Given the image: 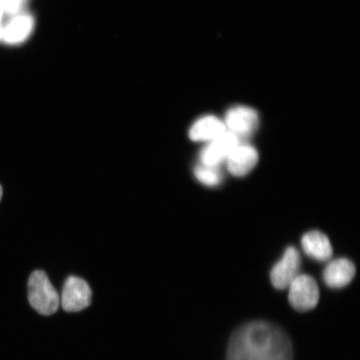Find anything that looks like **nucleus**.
Instances as JSON below:
<instances>
[{
	"mask_svg": "<svg viewBox=\"0 0 360 360\" xmlns=\"http://www.w3.org/2000/svg\"><path fill=\"white\" fill-rule=\"evenodd\" d=\"M290 338L274 323L251 321L238 327L229 339L226 360H292Z\"/></svg>",
	"mask_w": 360,
	"mask_h": 360,
	"instance_id": "f257e3e1",
	"label": "nucleus"
},
{
	"mask_svg": "<svg viewBox=\"0 0 360 360\" xmlns=\"http://www.w3.org/2000/svg\"><path fill=\"white\" fill-rule=\"evenodd\" d=\"M28 296L30 305L40 314L51 315L60 307V295L49 281L47 274L42 270H35L31 274Z\"/></svg>",
	"mask_w": 360,
	"mask_h": 360,
	"instance_id": "f03ea898",
	"label": "nucleus"
},
{
	"mask_svg": "<svg viewBox=\"0 0 360 360\" xmlns=\"http://www.w3.org/2000/svg\"><path fill=\"white\" fill-rule=\"evenodd\" d=\"M289 301L299 312L309 311L316 307L319 300L318 283L307 274H299L289 286Z\"/></svg>",
	"mask_w": 360,
	"mask_h": 360,
	"instance_id": "7ed1b4c3",
	"label": "nucleus"
},
{
	"mask_svg": "<svg viewBox=\"0 0 360 360\" xmlns=\"http://www.w3.org/2000/svg\"><path fill=\"white\" fill-rule=\"evenodd\" d=\"M92 300V291L88 283L76 276L67 278L63 289L61 304L67 312H79L86 309Z\"/></svg>",
	"mask_w": 360,
	"mask_h": 360,
	"instance_id": "20e7f679",
	"label": "nucleus"
},
{
	"mask_svg": "<svg viewBox=\"0 0 360 360\" xmlns=\"http://www.w3.org/2000/svg\"><path fill=\"white\" fill-rule=\"evenodd\" d=\"M301 257L295 247L287 248L282 259L274 265L270 272V281L277 290H285L299 276Z\"/></svg>",
	"mask_w": 360,
	"mask_h": 360,
	"instance_id": "39448f33",
	"label": "nucleus"
},
{
	"mask_svg": "<svg viewBox=\"0 0 360 360\" xmlns=\"http://www.w3.org/2000/svg\"><path fill=\"white\" fill-rule=\"evenodd\" d=\"M238 145L240 141L236 135L226 130L202 148L200 153L202 165L218 167L222 162L226 161L229 155Z\"/></svg>",
	"mask_w": 360,
	"mask_h": 360,
	"instance_id": "423d86ee",
	"label": "nucleus"
},
{
	"mask_svg": "<svg viewBox=\"0 0 360 360\" xmlns=\"http://www.w3.org/2000/svg\"><path fill=\"white\" fill-rule=\"evenodd\" d=\"M224 124L229 129L227 130L235 134L240 141L250 136L258 128V112L250 107H233L228 110Z\"/></svg>",
	"mask_w": 360,
	"mask_h": 360,
	"instance_id": "0eeeda50",
	"label": "nucleus"
},
{
	"mask_svg": "<svg viewBox=\"0 0 360 360\" xmlns=\"http://www.w3.org/2000/svg\"><path fill=\"white\" fill-rule=\"evenodd\" d=\"M355 273L356 268L352 261L345 258L337 259L331 261L323 270V281L331 289H341L353 281Z\"/></svg>",
	"mask_w": 360,
	"mask_h": 360,
	"instance_id": "6e6552de",
	"label": "nucleus"
},
{
	"mask_svg": "<svg viewBox=\"0 0 360 360\" xmlns=\"http://www.w3.org/2000/svg\"><path fill=\"white\" fill-rule=\"evenodd\" d=\"M258 160L259 154L255 147L240 143L227 158V168L235 176L243 177L255 167Z\"/></svg>",
	"mask_w": 360,
	"mask_h": 360,
	"instance_id": "1a4fd4ad",
	"label": "nucleus"
},
{
	"mask_svg": "<svg viewBox=\"0 0 360 360\" xmlns=\"http://www.w3.org/2000/svg\"><path fill=\"white\" fill-rule=\"evenodd\" d=\"M304 253L314 259L327 261L332 257L333 248L328 238L319 231H311L302 237L301 240Z\"/></svg>",
	"mask_w": 360,
	"mask_h": 360,
	"instance_id": "9d476101",
	"label": "nucleus"
},
{
	"mask_svg": "<svg viewBox=\"0 0 360 360\" xmlns=\"http://www.w3.org/2000/svg\"><path fill=\"white\" fill-rule=\"evenodd\" d=\"M226 130V126L222 120L217 117L208 115L198 120L192 125L188 134L193 141H211Z\"/></svg>",
	"mask_w": 360,
	"mask_h": 360,
	"instance_id": "9b49d317",
	"label": "nucleus"
},
{
	"mask_svg": "<svg viewBox=\"0 0 360 360\" xmlns=\"http://www.w3.org/2000/svg\"><path fill=\"white\" fill-rule=\"evenodd\" d=\"M34 19L29 15H16L4 26L2 39L8 44L24 41L32 33Z\"/></svg>",
	"mask_w": 360,
	"mask_h": 360,
	"instance_id": "f8f14e48",
	"label": "nucleus"
},
{
	"mask_svg": "<svg viewBox=\"0 0 360 360\" xmlns=\"http://www.w3.org/2000/svg\"><path fill=\"white\" fill-rule=\"evenodd\" d=\"M195 175L199 181L208 186H216L221 182L222 175L217 167L204 165L197 166Z\"/></svg>",
	"mask_w": 360,
	"mask_h": 360,
	"instance_id": "ddd939ff",
	"label": "nucleus"
},
{
	"mask_svg": "<svg viewBox=\"0 0 360 360\" xmlns=\"http://www.w3.org/2000/svg\"><path fill=\"white\" fill-rule=\"evenodd\" d=\"M24 0H0V7L6 13H16L20 10Z\"/></svg>",
	"mask_w": 360,
	"mask_h": 360,
	"instance_id": "4468645a",
	"label": "nucleus"
},
{
	"mask_svg": "<svg viewBox=\"0 0 360 360\" xmlns=\"http://www.w3.org/2000/svg\"><path fill=\"white\" fill-rule=\"evenodd\" d=\"M4 13H4L3 8L1 7H0V25H3L2 21H3V17L4 15Z\"/></svg>",
	"mask_w": 360,
	"mask_h": 360,
	"instance_id": "2eb2a0df",
	"label": "nucleus"
},
{
	"mask_svg": "<svg viewBox=\"0 0 360 360\" xmlns=\"http://www.w3.org/2000/svg\"><path fill=\"white\" fill-rule=\"evenodd\" d=\"M4 25H0V39H2Z\"/></svg>",
	"mask_w": 360,
	"mask_h": 360,
	"instance_id": "dca6fc26",
	"label": "nucleus"
},
{
	"mask_svg": "<svg viewBox=\"0 0 360 360\" xmlns=\"http://www.w3.org/2000/svg\"><path fill=\"white\" fill-rule=\"evenodd\" d=\"M2 195H3V190H2L1 186H0V200H1Z\"/></svg>",
	"mask_w": 360,
	"mask_h": 360,
	"instance_id": "f3484780",
	"label": "nucleus"
}]
</instances>
